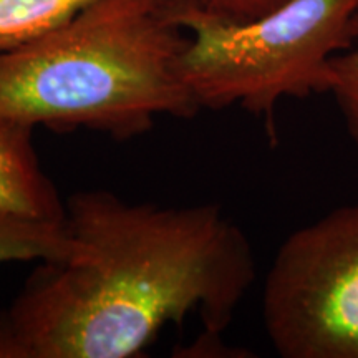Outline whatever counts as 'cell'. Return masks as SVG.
<instances>
[{
  "instance_id": "6da1fadb",
  "label": "cell",
  "mask_w": 358,
  "mask_h": 358,
  "mask_svg": "<svg viewBox=\"0 0 358 358\" xmlns=\"http://www.w3.org/2000/svg\"><path fill=\"white\" fill-rule=\"evenodd\" d=\"M65 209L78 250L40 262L0 308V358L141 357L192 313L219 337L256 280L252 245L219 204L88 189Z\"/></svg>"
},
{
  "instance_id": "7a4b0ae2",
  "label": "cell",
  "mask_w": 358,
  "mask_h": 358,
  "mask_svg": "<svg viewBox=\"0 0 358 358\" xmlns=\"http://www.w3.org/2000/svg\"><path fill=\"white\" fill-rule=\"evenodd\" d=\"M186 43L169 0H96L0 52V116L120 141L150 131L158 116L192 118L201 108L182 78Z\"/></svg>"
},
{
  "instance_id": "3957f363",
  "label": "cell",
  "mask_w": 358,
  "mask_h": 358,
  "mask_svg": "<svg viewBox=\"0 0 358 358\" xmlns=\"http://www.w3.org/2000/svg\"><path fill=\"white\" fill-rule=\"evenodd\" d=\"M187 32L182 78L199 108L241 106L275 141L284 98L327 93L330 62L353 43L358 0H289L249 22H231L169 0Z\"/></svg>"
},
{
  "instance_id": "277c9868",
  "label": "cell",
  "mask_w": 358,
  "mask_h": 358,
  "mask_svg": "<svg viewBox=\"0 0 358 358\" xmlns=\"http://www.w3.org/2000/svg\"><path fill=\"white\" fill-rule=\"evenodd\" d=\"M262 320L282 358H358V203L285 237L264 282Z\"/></svg>"
},
{
  "instance_id": "5b68a950",
  "label": "cell",
  "mask_w": 358,
  "mask_h": 358,
  "mask_svg": "<svg viewBox=\"0 0 358 358\" xmlns=\"http://www.w3.org/2000/svg\"><path fill=\"white\" fill-rule=\"evenodd\" d=\"M34 129L0 116V209L64 221L65 201L40 164Z\"/></svg>"
},
{
  "instance_id": "8992f818",
  "label": "cell",
  "mask_w": 358,
  "mask_h": 358,
  "mask_svg": "<svg viewBox=\"0 0 358 358\" xmlns=\"http://www.w3.org/2000/svg\"><path fill=\"white\" fill-rule=\"evenodd\" d=\"M77 250L65 219L52 221L0 209V264L64 261Z\"/></svg>"
},
{
  "instance_id": "52a82bcc",
  "label": "cell",
  "mask_w": 358,
  "mask_h": 358,
  "mask_svg": "<svg viewBox=\"0 0 358 358\" xmlns=\"http://www.w3.org/2000/svg\"><path fill=\"white\" fill-rule=\"evenodd\" d=\"M96 0H0V52L42 37Z\"/></svg>"
},
{
  "instance_id": "ba28073f",
  "label": "cell",
  "mask_w": 358,
  "mask_h": 358,
  "mask_svg": "<svg viewBox=\"0 0 358 358\" xmlns=\"http://www.w3.org/2000/svg\"><path fill=\"white\" fill-rule=\"evenodd\" d=\"M327 93L334 96L347 131L358 148V29L350 47L330 62Z\"/></svg>"
},
{
  "instance_id": "9c48e42d",
  "label": "cell",
  "mask_w": 358,
  "mask_h": 358,
  "mask_svg": "<svg viewBox=\"0 0 358 358\" xmlns=\"http://www.w3.org/2000/svg\"><path fill=\"white\" fill-rule=\"evenodd\" d=\"M171 2L192 7L224 20L249 22L275 10L289 0H171Z\"/></svg>"
}]
</instances>
